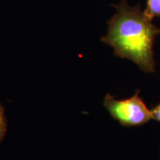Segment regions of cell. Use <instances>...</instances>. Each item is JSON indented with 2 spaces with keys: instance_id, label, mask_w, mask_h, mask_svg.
<instances>
[{
  "instance_id": "6da1fadb",
  "label": "cell",
  "mask_w": 160,
  "mask_h": 160,
  "mask_svg": "<svg viewBox=\"0 0 160 160\" xmlns=\"http://www.w3.org/2000/svg\"><path fill=\"white\" fill-rule=\"evenodd\" d=\"M113 6L117 13L108 21V33L101 41L113 48L115 56L133 62L145 73H153V45L160 28L145 14L139 5L131 6L128 0H121Z\"/></svg>"
},
{
  "instance_id": "7a4b0ae2",
  "label": "cell",
  "mask_w": 160,
  "mask_h": 160,
  "mask_svg": "<svg viewBox=\"0 0 160 160\" xmlns=\"http://www.w3.org/2000/svg\"><path fill=\"white\" fill-rule=\"evenodd\" d=\"M137 91L129 99L119 100L107 93L104 106L113 119L125 127L142 125L152 119L151 111L148 108Z\"/></svg>"
},
{
  "instance_id": "3957f363",
  "label": "cell",
  "mask_w": 160,
  "mask_h": 160,
  "mask_svg": "<svg viewBox=\"0 0 160 160\" xmlns=\"http://www.w3.org/2000/svg\"><path fill=\"white\" fill-rule=\"evenodd\" d=\"M144 13L150 19L153 20L154 18L160 19V0H146Z\"/></svg>"
},
{
  "instance_id": "277c9868",
  "label": "cell",
  "mask_w": 160,
  "mask_h": 160,
  "mask_svg": "<svg viewBox=\"0 0 160 160\" xmlns=\"http://www.w3.org/2000/svg\"><path fill=\"white\" fill-rule=\"evenodd\" d=\"M7 131V120L5 115V109L0 104V143L2 141Z\"/></svg>"
},
{
  "instance_id": "5b68a950",
  "label": "cell",
  "mask_w": 160,
  "mask_h": 160,
  "mask_svg": "<svg viewBox=\"0 0 160 160\" xmlns=\"http://www.w3.org/2000/svg\"><path fill=\"white\" fill-rule=\"evenodd\" d=\"M151 111L152 119L157 120L160 122V104L157 106H156L154 108H153Z\"/></svg>"
}]
</instances>
